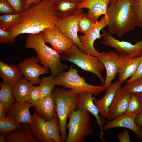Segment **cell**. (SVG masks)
Wrapping results in <instances>:
<instances>
[{"mask_svg":"<svg viewBox=\"0 0 142 142\" xmlns=\"http://www.w3.org/2000/svg\"><path fill=\"white\" fill-rule=\"evenodd\" d=\"M21 14L18 22L8 30L11 35V43L20 34L41 32L56 25L60 19L57 16L54 2L50 0H42Z\"/></svg>","mask_w":142,"mask_h":142,"instance_id":"6da1fadb","label":"cell"},{"mask_svg":"<svg viewBox=\"0 0 142 142\" xmlns=\"http://www.w3.org/2000/svg\"><path fill=\"white\" fill-rule=\"evenodd\" d=\"M133 2V0H117L108 7L106 17L110 34L122 37L124 34L135 29L136 22Z\"/></svg>","mask_w":142,"mask_h":142,"instance_id":"7a4b0ae2","label":"cell"},{"mask_svg":"<svg viewBox=\"0 0 142 142\" xmlns=\"http://www.w3.org/2000/svg\"><path fill=\"white\" fill-rule=\"evenodd\" d=\"M25 47L26 48L32 49L36 51L40 64L45 68L49 69L51 75L53 77L68 68L67 65L61 62V55L45 44L41 32L28 34Z\"/></svg>","mask_w":142,"mask_h":142,"instance_id":"3957f363","label":"cell"},{"mask_svg":"<svg viewBox=\"0 0 142 142\" xmlns=\"http://www.w3.org/2000/svg\"><path fill=\"white\" fill-rule=\"evenodd\" d=\"M55 102L56 112L59 123L62 142H65L67 135L68 119L77 108L79 94L72 89L54 87L52 91Z\"/></svg>","mask_w":142,"mask_h":142,"instance_id":"277c9868","label":"cell"},{"mask_svg":"<svg viewBox=\"0 0 142 142\" xmlns=\"http://www.w3.org/2000/svg\"><path fill=\"white\" fill-rule=\"evenodd\" d=\"M90 113L85 110L76 109L70 115L67 125L68 134L66 142H83L93 132Z\"/></svg>","mask_w":142,"mask_h":142,"instance_id":"5b68a950","label":"cell"},{"mask_svg":"<svg viewBox=\"0 0 142 142\" xmlns=\"http://www.w3.org/2000/svg\"><path fill=\"white\" fill-rule=\"evenodd\" d=\"M54 80L55 85L70 89L78 94L89 92L96 96L105 90L103 85L96 86L87 83L85 79L80 77L78 71L72 66L68 71H64L54 77Z\"/></svg>","mask_w":142,"mask_h":142,"instance_id":"8992f818","label":"cell"},{"mask_svg":"<svg viewBox=\"0 0 142 142\" xmlns=\"http://www.w3.org/2000/svg\"><path fill=\"white\" fill-rule=\"evenodd\" d=\"M61 60L71 62L82 69L94 74L99 78L102 84H104L105 79L101 73L105 67L97 57L83 52L74 45L63 53Z\"/></svg>","mask_w":142,"mask_h":142,"instance_id":"52a82bcc","label":"cell"},{"mask_svg":"<svg viewBox=\"0 0 142 142\" xmlns=\"http://www.w3.org/2000/svg\"><path fill=\"white\" fill-rule=\"evenodd\" d=\"M34 114L29 124L33 134L42 142H62L59 121L57 115L52 120L46 121L39 116L33 109Z\"/></svg>","mask_w":142,"mask_h":142,"instance_id":"ba28073f","label":"cell"},{"mask_svg":"<svg viewBox=\"0 0 142 142\" xmlns=\"http://www.w3.org/2000/svg\"><path fill=\"white\" fill-rule=\"evenodd\" d=\"M102 31L103 39L102 43L113 48L120 55L135 57L140 56L142 54V39L133 44L126 41H120L104 29Z\"/></svg>","mask_w":142,"mask_h":142,"instance_id":"9c48e42d","label":"cell"},{"mask_svg":"<svg viewBox=\"0 0 142 142\" xmlns=\"http://www.w3.org/2000/svg\"><path fill=\"white\" fill-rule=\"evenodd\" d=\"M107 25V17L104 16L99 21L94 24L91 29L87 34L78 36L82 46L83 52L97 57L104 53H100L96 50L94 46V43L97 39H100L102 37V35L100 33V31Z\"/></svg>","mask_w":142,"mask_h":142,"instance_id":"30bf717a","label":"cell"},{"mask_svg":"<svg viewBox=\"0 0 142 142\" xmlns=\"http://www.w3.org/2000/svg\"><path fill=\"white\" fill-rule=\"evenodd\" d=\"M41 32L45 42L50 44L52 48L59 54L66 52L75 45L62 33L56 25Z\"/></svg>","mask_w":142,"mask_h":142,"instance_id":"8fae6325","label":"cell"},{"mask_svg":"<svg viewBox=\"0 0 142 142\" xmlns=\"http://www.w3.org/2000/svg\"><path fill=\"white\" fill-rule=\"evenodd\" d=\"M83 13V9H78L73 14L60 18L56 24L62 33L70 39L82 51V47L78 34V22Z\"/></svg>","mask_w":142,"mask_h":142,"instance_id":"7c38bea8","label":"cell"},{"mask_svg":"<svg viewBox=\"0 0 142 142\" xmlns=\"http://www.w3.org/2000/svg\"><path fill=\"white\" fill-rule=\"evenodd\" d=\"M39 59L34 56L24 59L19 64L18 66L26 79L33 85L38 83L40 76L48 73L49 70L39 65Z\"/></svg>","mask_w":142,"mask_h":142,"instance_id":"4fadbf2b","label":"cell"},{"mask_svg":"<svg viewBox=\"0 0 142 142\" xmlns=\"http://www.w3.org/2000/svg\"><path fill=\"white\" fill-rule=\"evenodd\" d=\"M104 64L106 71V76L104 85L106 90L118 73L120 64V55L115 50L104 52L97 57Z\"/></svg>","mask_w":142,"mask_h":142,"instance_id":"5bb4252c","label":"cell"},{"mask_svg":"<svg viewBox=\"0 0 142 142\" xmlns=\"http://www.w3.org/2000/svg\"><path fill=\"white\" fill-rule=\"evenodd\" d=\"M131 93L124 87H121L117 90L109 108V120H113L125 113Z\"/></svg>","mask_w":142,"mask_h":142,"instance_id":"9a60e30c","label":"cell"},{"mask_svg":"<svg viewBox=\"0 0 142 142\" xmlns=\"http://www.w3.org/2000/svg\"><path fill=\"white\" fill-rule=\"evenodd\" d=\"M93 95L92 93L89 92L79 94L76 109L87 111L95 117L100 128L99 137L101 141L105 142L103 127L106 121L101 116H99L98 109L93 102Z\"/></svg>","mask_w":142,"mask_h":142,"instance_id":"2e32d148","label":"cell"},{"mask_svg":"<svg viewBox=\"0 0 142 142\" xmlns=\"http://www.w3.org/2000/svg\"><path fill=\"white\" fill-rule=\"evenodd\" d=\"M136 116L134 114L124 113L108 122L103 126V129L107 130L119 127L126 128L132 131L138 139L142 140V128L135 121Z\"/></svg>","mask_w":142,"mask_h":142,"instance_id":"e0dca14e","label":"cell"},{"mask_svg":"<svg viewBox=\"0 0 142 142\" xmlns=\"http://www.w3.org/2000/svg\"><path fill=\"white\" fill-rule=\"evenodd\" d=\"M32 106L33 104L28 101L22 103L16 102L11 105L6 116L18 123L30 124L32 121V116L29 109Z\"/></svg>","mask_w":142,"mask_h":142,"instance_id":"ac0fdd59","label":"cell"},{"mask_svg":"<svg viewBox=\"0 0 142 142\" xmlns=\"http://www.w3.org/2000/svg\"><path fill=\"white\" fill-rule=\"evenodd\" d=\"M120 55V64L118 73L121 84L135 73L140 60V56L131 57Z\"/></svg>","mask_w":142,"mask_h":142,"instance_id":"d6986e66","label":"cell"},{"mask_svg":"<svg viewBox=\"0 0 142 142\" xmlns=\"http://www.w3.org/2000/svg\"><path fill=\"white\" fill-rule=\"evenodd\" d=\"M34 109L37 115L44 120L49 121L57 115L55 100L52 92L34 105Z\"/></svg>","mask_w":142,"mask_h":142,"instance_id":"ffe728a7","label":"cell"},{"mask_svg":"<svg viewBox=\"0 0 142 142\" xmlns=\"http://www.w3.org/2000/svg\"><path fill=\"white\" fill-rule=\"evenodd\" d=\"M110 0H85L78 4V9L86 8L87 13L95 23L99 17L104 15L106 17V11Z\"/></svg>","mask_w":142,"mask_h":142,"instance_id":"44dd1931","label":"cell"},{"mask_svg":"<svg viewBox=\"0 0 142 142\" xmlns=\"http://www.w3.org/2000/svg\"><path fill=\"white\" fill-rule=\"evenodd\" d=\"M121 87V84L119 81H116L110 85L106 90L105 95L102 98L98 99L94 98V102L98 108L99 114L101 116L108 118L109 108L116 90Z\"/></svg>","mask_w":142,"mask_h":142,"instance_id":"7402d4cb","label":"cell"},{"mask_svg":"<svg viewBox=\"0 0 142 142\" xmlns=\"http://www.w3.org/2000/svg\"><path fill=\"white\" fill-rule=\"evenodd\" d=\"M23 73L18 66L0 61V76L3 82L14 85L22 78Z\"/></svg>","mask_w":142,"mask_h":142,"instance_id":"603a6c76","label":"cell"},{"mask_svg":"<svg viewBox=\"0 0 142 142\" xmlns=\"http://www.w3.org/2000/svg\"><path fill=\"white\" fill-rule=\"evenodd\" d=\"M6 142H38L39 141L34 135L29 124L23 123L21 127L6 134Z\"/></svg>","mask_w":142,"mask_h":142,"instance_id":"cb8c5ba5","label":"cell"},{"mask_svg":"<svg viewBox=\"0 0 142 142\" xmlns=\"http://www.w3.org/2000/svg\"><path fill=\"white\" fill-rule=\"evenodd\" d=\"M33 85L24 78L13 86L12 93L16 102H24L27 101Z\"/></svg>","mask_w":142,"mask_h":142,"instance_id":"d4e9b609","label":"cell"},{"mask_svg":"<svg viewBox=\"0 0 142 142\" xmlns=\"http://www.w3.org/2000/svg\"><path fill=\"white\" fill-rule=\"evenodd\" d=\"M57 16L63 18L73 14L78 8V4L71 0H57L54 2Z\"/></svg>","mask_w":142,"mask_h":142,"instance_id":"484cf974","label":"cell"},{"mask_svg":"<svg viewBox=\"0 0 142 142\" xmlns=\"http://www.w3.org/2000/svg\"><path fill=\"white\" fill-rule=\"evenodd\" d=\"M0 103L8 113L11 105L16 102L12 93L13 86L3 82L0 83Z\"/></svg>","mask_w":142,"mask_h":142,"instance_id":"4316f807","label":"cell"},{"mask_svg":"<svg viewBox=\"0 0 142 142\" xmlns=\"http://www.w3.org/2000/svg\"><path fill=\"white\" fill-rule=\"evenodd\" d=\"M142 113V95L141 93H131L127 108L125 113L136 115Z\"/></svg>","mask_w":142,"mask_h":142,"instance_id":"83f0119b","label":"cell"},{"mask_svg":"<svg viewBox=\"0 0 142 142\" xmlns=\"http://www.w3.org/2000/svg\"><path fill=\"white\" fill-rule=\"evenodd\" d=\"M21 13L1 15L0 16V28L8 30L17 24L20 20Z\"/></svg>","mask_w":142,"mask_h":142,"instance_id":"f1b7e54d","label":"cell"},{"mask_svg":"<svg viewBox=\"0 0 142 142\" xmlns=\"http://www.w3.org/2000/svg\"><path fill=\"white\" fill-rule=\"evenodd\" d=\"M21 124L17 122L7 116L0 118V132L6 134L12 131L20 128Z\"/></svg>","mask_w":142,"mask_h":142,"instance_id":"f546056e","label":"cell"},{"mask_svg":"<svg viewBox=\"0 0 142 142\" xmlns=\"http://www.w3.org/2000/svg\"><path fill=\"white\" fill-rule=\"evenodd\" d=\"M38 83L41 92V99L51 93L55 86L54 77L51 75L43 77L40 79Z\"/></svg>","mask_w":142,"mask_h":142,"instance_id":"4dcf8cb0","label":"cell"},{"mask_svg":"<svg viewBox=\"0 0 142 142\" xmlns=\"http://www.w3.org/2000/svg\"><path fill=\"white\" fill-rule=\"evenodd\" d=\"M94 23L88 13H83L78 21V31L85 34L90 30Z\"/></svg>","mask_w":142,"mask_h":142,"instance_id":"1f68e13d","label":"cell"},{"mask_svg":"<svg viewBox=\"0 0 142 142\" xmlns=\"http://www.w3.org/2000/svg\"><path fill=\"white\" fill-rule=\"evenodd\" d=\"M133 10L136 26L142 28V0H133Z\"/></svg>","mask_w":142,"mask_h":142,"instance_id":"d6a6232c","label":"cell"},{"mask_svg":"<svg viewBox=\"0 0 142 142\" xmlns=\"http://www.w3.org/2000/svg\"><path fill=\"white\" fill-rule=\"evenodd\" d=\"M124 87L131 93H142V77L127 82Z\"/></svg>","mask_w":142,"mask_h":142,"instance_id":"836d02e7","label":"cell"},{"mask_svg":"<svg viewBox=\"0 0 142 142\" xmlns=\"http://www.w3.org/2000/svg\"><path fill=\"white\" fill-rule=\"evenodd\" d=\"M41 94L39 86L33 87L27 101L34 105L37 103L40 100Z\"/></svg>","mask_w":142,"mask_h":142,"instance_id":"e575fe53","label":"cell"},{"mask_svg":"<svg viewBox=\"0 0 142 142\" xmlns=\"http://www.w3.org/2000/svg\"><path fill=\"white\" fill-rule=\"evenodd\" d=\"M16 13H21L24 10L26 0H7Z\"/></svg>","mask_w":142,"mask_h":142,"instance_id":"d590c367","label":"cell"},{"mask_svg":"<svg viewBox=\"0 0 142 142\" xmlns=\"http://www.w3.org/2000/svg\"><path fill=\"white\" fill-rule=\"evenodd\" d=\"M16 13L7 0H0V14Z\"/></svg>","mask_w":142,"mask_h":142,"instance_id":"8d00e7d4","label":"cell"},{"mask_svg":"<svg viewBox=\"0 0 142 142\" xmlns=\"http://www.w3.org/2000/svg\"><path fill=\"white\" fill-rule=\"evenodd\" d=\"M11 35L7 30L0 28V43L7 44L11 42Z\"/></svg>","mask_w":142,"mask_h":142,"instance_id":"74e56055","label":"cell"},{"mask_svg":"<svg viewBox=\"0 0 142 142\" xmlns=\"http://www.w3.org/2000/svg\"><path fill=\"white\" fill-rule=\"evenodd\" d=\"M140 56V62L135 73L127 80V82H130L135 79L142 77V54Z\"/></svg>","mask_w":142,"mask_h":142,"instance_id":"f35d334b","label":"cell"},{"mask_svg":"<svg viewBox=\"0 0 142 142\" xmlns=\"http://www.w3.org/2000/svg\"><path fill=\"white\" fill-rule=\"evenodd\" d=\"M117 138L120 142H130V140L128 131L124 130L122 133L117 135Z\"/></svg>","mask_w":142,"mask_h":142,"instance_id":"ab89813d","label":"cell"},{"mask_svg":"<svg viewBox=\"0 0 142 142\" xmlns=\"http://www.w3.org/2000/svg\"><path fill=\"white\" fill-rule=\"evenodd\" d=\"M42 0H26V4L24 11L28 9L31 5H36L40 3Z\"/></svg>","mask_w":142,"mask_h":142,"instance_id":"60d3db41","label":"cell"},{"mask_svg":"<svg viewBox=\"0 0 142 142\" xmlns=\"http://www.w3.org/2000/svg\"><path fill=\"white\" fill-rule=\"evenodd\" d=\"M135 121L136 124L142 128V113L136 116Z\"/></svg>","mask_w":142,"mask_h":142,"instance_id":"b9f144b4","label":"cell"},{"mask_svg":"<svg viewBox=\"0 0 142 142\" xmlns=\"http://www.w3.org/2000/svg\"><path fill=\"white\" fill-rule=\"evenodd\" d=\"M7 112L2 105L0 103V118L6 117Z\"/></svg>","mask_w":142,"mask_h":142,"instance_id":"7bdbcfd3","label":"cell"},{"mask_svg":"<svg viewBox=\"0 0 142 142\" xmlns=\"http://www.w3.org/2000/svg\"><path fill=\"white\" fill-rule=\"evenodd\" d=\"M4 134L1 133L0 135V142H6L5 136Z\"/></svg>","mask_w":142,"mask_h":142,"instance_id":"ee69618b","label":"cell"},{"mask_svg":"<svg viewBox=\"0 0 142 142\" xmlns=\"http://www.w3.org/2000/svg\"><path fill=\"white\" fill-rule=\"evenodd\" d=\"M72 0L74 2L78 4L81 3V2H83V1H84L85 0Z\"/></svg>","mask_w":142,"mask_h":142,"instance_id":"f6af8a7d","label":"cell"},{"mask_svg":"<svg viewBox=\"0 0 142 142\" xmlns=\"http://www.w3.org/2000/svg\"><path fill=\"white\" fill-rule=\"evenodd\" d=\"M117 0H110L109 5H111L114 3Z\"/></svg>","mask_w":142,"mask_h":142,"instance_id":"bcb514c9","label":"cell"},{"mask_svg":"<svg viewBox=\"0 0 142 142\" xmlns=\"http://www.w3.org/2000/svg\"><path fill=\"white\" fill-rule=\"evenodd\" d=\"M52 2H55L56 0H50Z\"/></svg>","mask_w":142,"mask_h":142,"instance_id":"7dc6e473","label":"cell"},{"mask_svg":"<svg viewBox=\"0 0 142 142\" xmlns=\"http://www.w3.org/2000/svg\"><path fill=\"white\" fill-rule=\"evenodd\" d=\"M141 93V94H142V93Z\"/></svg>","mask_w":142,"mask_h":142,"instance_id":"c3c4849f","label":"cell"}]
</instances>
